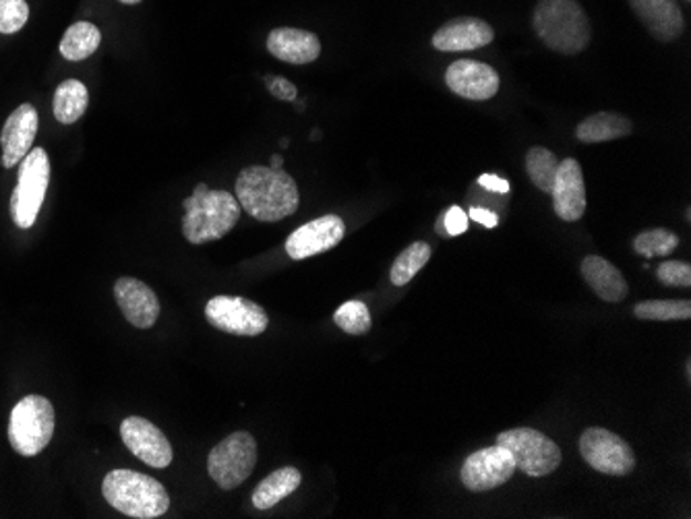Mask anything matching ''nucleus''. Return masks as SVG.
I'll list each match as a JSON object with an SVG mask.
<instances>
[{
	"label": "nucleus",
	"mask_w": 691,
	"mask_h": 519,
	"mask_svg": "<svg viewBox=\"0 0 691 519\" xmlns=\"http://www.w3.org/2000/svg\"><path fill=\"white\" fill-rule=\"evenodd\" d=\"M234 189L242 210L259 222H280L301 205L299 184L284 170L270 166L244 168Z\"/></svg>",
	"instance_id": "f257e3e1"
},
{
	"label": "nucleus",
	"mask_w": 691,
	"mask_h": 519,
	"mask_svg": "<svg viewBox=\"0 0 691 519\" xmlns=\"http://www.w3.org/2000/svg\"><path fill=\"white\" fill-rule=\"evenodd\" d=\"M182 234L189 243L220 241L239 224L241 203L228 191H211L206 182L195 187L193 195L182 201Z\"/></svg>",
	"instance_id": "f03ea898"
},
{
	"label": "nucleus",
	"mask_w": 691,
	"mask_h": 519,
	"mask_svg": "<svg viewBox=\"0 0 691 519\" xmlns=\"http://www.w3.org/2000/svg\"><path fill=\"white\" fill-rule=\"evenodd\" d=\"M538 40L559 54H578L590 44L593 28L578 0H538L532 13Z\"/></svg>",
	"instance_id": "7ed1b4c3"
},
{
	"label": "nucleus",
	"mask_w": 691,
	"mask_h": 519,
	"mask_svg": "<svg viewBox=\"0 0 691 519\" xmlns=\"http://www.w3.org/2000/svg\"><path fill=\"white\" fill-rule=\"evenodd\" d=\"M102 495L127 518H160L170 507V497L164 485L142 472L113 470L106 474Z\"/></svg>",
	"instance_id": "20e7f679"
},
{
	"label": "nucleus",
	"mask_w": 691,
	"mask_h": 519,
	"mask_svg": "<svg viewBox=\"0 0 691 519\" xmlns=\"http://www.w3.org/2000/svg\"><path fill=\"white\" fill-rule=\"evenodd\" d=\"M54 435V407L42 395L23 398L11 412L9 441L17 454L33 457L42 454Z\"/></svg>",
	"instance_id": "39448f33"
},
{
	"label": "nucleus",
	"mask_w": 691,
	"mask_h": 519,
	"mask_svg": "<svg viewBox=\"0 0 691 519\" xmlns=\"http://www.w3.org/2000/svg\"><path fill=\"white\" fill-rule=\"evenodd\" d=\"M50 184L49 153L42 147H33L19 166L17 187L11 197V215L17 227L30 230L44 205Z\"/></svg>",
	"instance_id": "423d86ee"
},
{
	"label": "nucleus",
	"mask_w": 691,
	"mask_h": 519,
	"mask_svg": "<svg viewBox=\"0 0 691 519\" xmlns=\"http://www.w3.org/2000/svg\"><path fill=\"white\" fill-rule=\"evenodd\" d=\"M498 445L505 447L514 457L515 468L532 478H543L562 466L559 445L545 433L520 426L499 433Z\"/></svg>",
	"instance_id": "0eeeda50"
},
{
	"label": "nucleus",
	"mask_w": 691,
	"mask_h": 519,
	"mask_svg": "<svg viewBox=\"0 0 691 519\" xmlns=\"http://www.w3.org/2000/svg\"><path fill=\"white\" fill-rule=\"evenodd\" d=\"M255 464H258V441L247 431H237L209 452L208 472L218 487L222 490H232L241 487L253 474Z\"/></svg>",
	"instance_id": "6e6552de"
},
{
	"label": "nucleus",
	"mask_w": 691,
	"mask_h": 519,
	"mask_svg": "<svg viewBox=\"0 0 691 519\" xmlns=\"http://www.w3.org/2000/svg\"><path fill=\"white\" fill-rule=\"evenodd\" d=\"M579 454L590 468L607 476H629L636 470V455L619 435L590 426L579 437Z\"/></svg>",
	"instance_id": "1a4fd4ad"
},
{
	"label": "nucleus",
	"mask_w": 691,
	"mask_h": 519,
	"mask_svg": "<svg viewBox=\"0 0 691 519\" xmlns=\"http://www.w3.org/2000/svg\"><path fill=\"white\" fill-rule=\"evenodd\" d=\"M206 317L216 329L247 338L261 336L270 325L268 313L241 296H213L206 305Z\"/></svg>",
	"instance_id": "9d476101"
},
{
	"label": "nucleus",
	"mask_w": 691,
	"mask_h": 519,
	"mask_svg": "<svg viewBox=\"0 0 691 519\" xmlns=\"http://www.w3.org/2000/svg\"><path fill=\"white\" fill-rule=\"evenodd\" d=\"M514 457L505 447L495 443L493 447H484L468 455L460 476L468 490L486 492L503 487L514 476Z\"/></svg>",
	"instance_id": "9b49d317"
},
{
	"label": "nucleus",
	"mask_w": 691,
	"mask_h": 519,
	"mask_svg": "<svg viewBox=\"0 0 691 519\" xmlns=\"http://www.w3.org/2000/svg\"><path fill=\"white\" fill-rule=\"evenodd\" d=\"M346 236V224L339 215H322L305 226L296 227L286 241L290 260L303 261L338 246Z\"/></svg>",
	"instance_id": "f8f14e48"
},
{
	"label": "nucleus",
	"mask_w": 691,
	"mask_h": 519,
	"mask_svg": "<svg viewBox=\"0 0 691 519\" xmlns=\"http://www.w3.org/2000/svg\"><path fill=\"white\" fill-rule=\"evenodd\" d=\"M121 437L130 454L151 468H166L172 464V445L154 422L142 416H129L121 424Z\"/></svg>",
	"instance_id": "ddd939ff"
},
{
	"label": "nucleus",
	"mask_w": 691,
	"mask_h": 519,
	"mask_svg": "<svg viewBox=\"0 0 691 519\" xmlns=\"http://www.w3.org/2000/svg\"><path fill=\"white\" fill-rule=\"evenodd\" d=\"M446 83L451 92L460 98L472 102H484L498 96L499 73L493 66L479 61L462 59L448 66Z\"/></svg>",
	"instance_id": "4468645a"
},
{
	"label": "nucleus",
	"mask_w": 691,
	"mask_h": 519,
	"mask_svg": "<svg viewBox=\"0 0 691 519\" xmlns=\"http://www.w3.org/2000/svg\"><path fill=\"white\" fill-rule=\"evenodd\" d=\"M116 305L123 310L125 319L137 329L154 327L160 317V300L156 293L135 277H121L114 284Z\"/></svg>",
	"instance_id": "2eb2a0df"
},
{
	"label": "nucleus",
	"mask_w": 691,
	"mask_h": 519,
	"mask_svg": "<svg viewBox=\"0 0 691 519\" xmlns=\"http://www.w3.org/2000/svg\"><path fill=\"white\" fill-rule=\"evenodd\" d=\"M553 208L563 222H578L586 211V184L578 160L567 158L559 162L557 177L553 182Z\"/></svg>",
	"instance_id": "dca6fc26"
},
{
	"label": "nucleus",
	"mask_w": 691,
	"mask_h": 519,
	"mask_svg": "<svg viewBox=\"0 0 691 519\" xmlns=\"http://www.w3.org/2000/svg\"><path fill=\"white\" fill-rule=\"evenodd\" d=\"M35 133H38V110L33 108V104H21L7 118L0 133L4 168H15L17 163L32 151Z\"/></svg>",
	"instance_id": "f3484780"
},
{
	"label": "nucleus",
	"mask_w": 691,
	"mask_h": 519,
	"mask_svg": "<svg viewBox=\"0 0 691 519\" xmlns=\"http://www.w3.org/2000/svg\"><path fill=\"white\" fill-rule=\"evenodd\" d=\"M495 38L493 28L477 17H458L435 32L433 49L439 52H468L489 46Z\"/></svg>",
	"instance_id": "a211bd4d"
},
{
	"label": "nucleus",
	"mask_w": 691,
	"mask_h": 519,
	"mask_svg": "<svg viewBox=\"0 0 691 519\" xmlns=\"http://www.w3.org/2000/svg\"><path fill=\"white\" fill-rule=\"evenodd\" d=\"M634 13L659 42H673L683 33V15L677 0H629Z\"/></svg>",
	"instance_id": "6ab92c4d"
},
{
	"label": "nucleus",
	"mask_w": 691,
	"mask_h": 519,
	"mask_svg": "<svg viewBox=\"0 0 691 519\" xmlns=\"http://www.w3.org/2000/svg\"><path fill=\"white\" fill-rule=\"evenodd\" d=\"M268 50L278 61L290 65L315 63L322 54V42L315 33L296 28H278L268 35Z\"/></svg>",
	"instance_id": "aec40b11"
},
{
	"label": "nucleus",
	"mask_w": 691,
	"mask_h": 519,
	"mask_svg": "<svg viewBox=\"0 0 691 519\" xmlns=\"http://www.w3.org/2000/svg\"><path fill=\"white\" fill-rule=\"evenodd\" d=\"M579 272L586 279V284L595 290L596 296L603 298L605 303H621L629 293L626 277L613 265L611 261L588 255L582 261Z\"/></svg>",
	"instance_id": "412c9836"
},
{
	"label": "nucleus",
	"mask_w": 691,
	"mask_h": 519,
	"mask_svg": "<svg viewBox=\"0 0 691 519\" xmlns=\"http://www.w3.org/2000/svg\"><path fill=\"white\" fill-rule=\"evenodd\" d=\"M634 129L631 120L624 114L596 113L582 120L576 129V137L582 144H605L624 139Z\"/></svg>",
	"instance_id": "4be33fe9"
},
{
	"label": "nucleus",
	"mask_w": 691,
	"mask_h": 519,
	"mask_svg": "<svg viewBox=\"0 0 691 519\" xmlns=\"http://www.w3.org/2000/svg\"><path fill=\"white\" fill-rule=\"evenodd\" d=\"M301 472L296 468H280L272 472L263 483H259V487L253 492V505L265 511L272 509L274 505L280 504L282 499H286L296 488L301 487Z\"/></svg>",
	"instance_id": "5701e85b"
},
{
	"label": "nucleus",
	"mask_w": 691,
	"mask_h": 519,
	"mask_svg": "<svg viewBox=\"0 0 691 519\" xmlns=\"http://www.w3.org/2000/svg\"><path fill=\"white\" fill-rule=\"evenodd\" d=\"M87 104H90L87 87L77 80H66L54 92V106H52L54 118L63 125H73L85 114Z\"/></svg>",
	"instance_id": "b1692460"
},
{
	"label": "nucleus",
	"mask_w": 691,
	"mask_h": 519,
	"mask_svg": "<svg viewBox=\"0 0 691 519\" xmlns=\"http://www.w3.org/2000/svg\"><path fill=\"white\" fill-rule=\"evenodd\" d=\"M102 44V33L90 21H77L66 30L61 40V54L71 63L90 59Z\"/></svg>",
	"instance_id": "393cba45"
},
{
	"label": "nucleus",
	"mask_w": 691,
	"mask_h": 519,
	"mask_svg": "<svg viewBox=\"0 0 691 519\" xmlns=\"http://www.w3.org/2000/svg\"><path fill=\"white\" fill-rule=\"evenodd\" d=\"M557 170H559V160H557V156L551 149H547V147H532V149H528V153H526V172H528L532 182L536 184V189H541L543 193L551 195Z\"/></svg>",
	"instance_id": "a878e982"
},
{
	"label": "nucleus",
	"mask_w": 691,
	"mask_h": 519,
	"mask_svg": "<svg viewBox=\"0 0 691 519\" xmlns=\"http://www.w3.org/2000/svg\"><path fill=\"white\" fill-rule=\"evenodd\" d=\"M433 248L431 244L412 243L406 251L398 255V260L391 265V284L396 286H406L410 279H415L418 272L431 261Z\"/></svg>",
	"instance_id": "bb28decb"
},
{
	"label": "nucleus",
	"mask_w": 691,
	"mask_h": 519,
	"mask_svg": "<svg viewBox=\"0 0 691 519\" xmlns=\"http://www.w3.org/2000/svg\"><path fill=\"white\" fill-rule=\"evenodd\" d=\"M634 315L642 321H688L691 319V303L679 300H646L636 305Z\"/></svg>",
	"instance_id": "cd10ccee"
},
{
	"label": "nucleus",
	"mask_w": 691,
	"mask_h": 519,
	"mask_svg": "<svg viewBox=\"0 0 691 519\" xmlns=\"http://www.w3.org/2000/svg\"><path fill=\"white\" fill-rule=\"evenodd\" d=\"M679 246V236L667 227L643 230L634 239V251L646 260L650 257H667Z\"/></svg>",
	"instance_id": "c85d7f7f"
},
{
	"label": "nucleus",
	"mask_w": 691,
	"mask_h": 519,
	"mask_svg": "<svg viewBox=\"0 0 691 519\" xmlns=\"http://www.w3.org/2000/svg\"><path fill=\"white\" fill-rule=\"evenodd\" d=\"M334 324L350 336H363L369 331L370 325H373L369 307L360 300H348L336 310Z\"/></svg>",
	"instance_id": "c756f323"
},
{
	"label": "nucleus",
	"mask_w": 691,
	"mask_h": 519,
	"mask_svg": "<svg viewBox=\"0 0 691 519\" xmlns=\"http://www.w3.org/2000/svg\"><path fill=\"white\" fill-rule=\"evenodd\" d=\"M30 19V4L25 0H0V33H17Z\"/></svg>",
	"instance_id": "7c9ffc66"
},
{
	"label": "nucleus",
	"mask_w": 691,
	"mask_h": 519,
	"mask_svg": "<svg viewBox=\"0 0 691 519\" xmlns=\"http://www.w3.org/2000/svg\"><path fill=\"white\" fill-rule=\"evenodd\" d=\"M657 277H659L664 286L690 288V263H683V261H664V263H660L659 269H657Z\"/></svg>",
	"instance_id": "2f4dec72"
},
{
	"label": "nucleus",
	"mask_w": 691,
	"mask_h": 519,
	"mask_svg": "<svg viewBox=\"0 0 691 519\" xmlns=\"http://www.w3.org/2000/svg\"><path fill=\"white\" fill-rule=\"evenodd\" d=\"M265 87L270 89V94L274 98L282 99V102H294V99L299 98L296 85L289 82V80H284V77H274V75L265 77Z\"/></svg>",
	"instance_id": "473e14b6"
},
{
	"label": "nucleus",
	"mask_w": 691,
	"mask_h": 519,
	"mask_svg": "<svg viewBox=\"0 0 691 519\" xmlns=\"http://www.w3.org/2000/svg\"><path fill=\"white\" fill-rule=\"evenodd\" d=\"M443 227L448 236H458L468 230V215L462 208L453 205L448 211H443Z\"/></svg>",
	"instance_id": "72a5a7b5"
},
{
	"label": "nucleus",
	"mask_w": 691,
	"mask_h": 519,
	"mask_svg": "<svg viewBox=\"0 0 691 519\" xmlns=\"http://www.w3.org/2000/svg\"><path fill=\"white\" fill-rule=\"evenodd\" d=\"M477 184L484 189V191H489V193H495V195H505V193H510V182L505 179H501V177H495V174H483V177H479L477 180Z\"/></svg>",
	"instance_id": "f704fd0d"
},
{
	"label": "nucleus",
	"mask_w": 691,
	"mask_h": 519,
	"mask_svg": "<svg viewBox=\"0 0 691 519\" xmlns=\"http://www.w3.org/2000/svg\"><path fill=\"white\" fill-rule=\"evenodd\" d=\"M468 220H474L479 224H483L486 227L499 226V215L495 211L486 210V208H472L468 213Z\"/></svg>",
	"instance_id": "c9c22d12"
},
{
	"label": "nucleus",
	"mask_w": 691,
	"mask_h": 519,
	"mask_svg": "<svg viewBox=\"0 0 691 519\" xmlns=\"http://www.w3.org/2000/svg\"><path fill=\"white\" fill-rule=\"evenodd\" d=\"M282 166H284V158H282L280 153H275V156H272V162H270V168H275V170H282Z\"/></svg>",
	"instance_id": "e433bc0d"
},
{
	"label": "nucleus",
	"mask_w": 691,
	"mask_h": 519,
	"mask_svg": "<svg viewBox=\"0 0 691 519\" xmlns=\"http://www.w3.org/2000/svg\"><path fill=\"white\" fill-rule=\"evenodd\" d=\"M118 2H123V4H137V2H142V0H118Z\"/></svg>",
	"instance_id": "4c0bfd02"
},
{
	"label": "nucleus",
	"mask_w": 691,
	"mask_h": 519,
	"mask_svg": "<svg viewBox=\"0 0 691 519\" xmlns=\"http://www.w3.org/2000/svg\"><path fill=\"white\" fill-rule=\"evenodd\" d=\"M685 373H688V377H690V374H691V362H690V360H688V364H685Z\"/></svg>",
	"instance_id": "58836bf2"
},
{
	"label": "nucleus",
	"mask_w": 691,
	"mask_h": 519,
	"mask_svg": "<svg viewBox=\"0 0 691 519\" xmlns=\"http://www.w3.org/2000/svg\"><path fill=\"white\" fill-rule=\"evenodd\" d=\"M290 144V139H282V141H280V146L282 147H289Z\"/></svg>",
	"instance_id": "ea45409f"
}]
</instances>
